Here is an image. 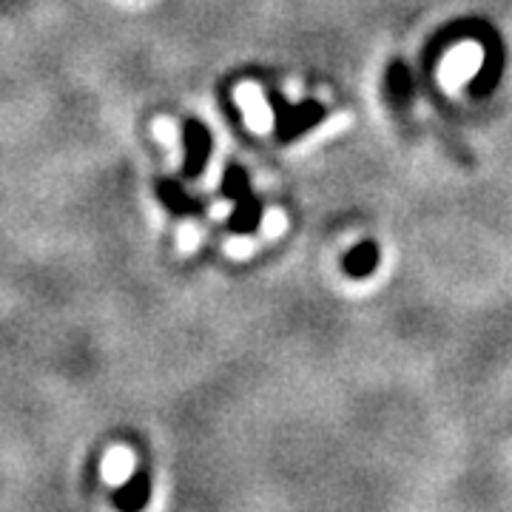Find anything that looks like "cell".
Segmentation results:
<instances>
[{
  "label": "cell",
  "instance_id": "obj_1",
  "mask_svg": "<svg viewBox=\"0 0 512 512\" xmlns=\"http://www.w3.org/2000/svg\"><path fill=\"white\" fill-rule=\"evenodd\" d=\"M265 100L274 111V134L279 143H293L299 140L302 134H308L311 128H316L322 120H325V106L316 103V100H299V103H291L288 97L276 89H268L265 92Z\"/></svg>",
  "mask_w": 512,
  "mask_h": 512
},
{
  "label": "cell",
  "instance_id": "obj_2",
  "mask_svg": "<svg viewBox=\"0 0 512 512\" xmlns=\"http://www.w3.org/2000/svg\"><path fill=\"white\" fill-rule=\"evenodd\" d=\"M183 143V180H200L214 154V134L197 117H185L180 123Z\"/></svg>",
  "mask_w": 512,
  "mask_h": 512
},
{
  "label": "cell",
  "instance_id": "obj_3",
  "mask_svg": "<svg viewBox=\"0 0 512 512\" xmlns=\"http://www.w3.org/2000/svg\"><path fill=\"white\" fill-rule=\"evenodd\" d=\"M154 194H157L160 205H163L171 217L188 220V217H202V214H205V202H202L200 197H194V194H191L180 180H174V177H157V180H154Z\"/></svg>",
  "mask_w": 512,
  "mask_h": 512
},
{
  "label": "cell",
  "instance_id": "obj_4",
  "mask_svg": "<svg viewBox=\"0 0 512 512\" xmlns=\"http://www.w3.org/2000/svg\"><path fill=\"white\" fill-rule=\"evenodd\" d=\"M234 202V211H231V217L225 220V228L231 231V234H239V237H251L259 231V225H262V214H265V208H262V200L256 197V191H245L242 197H237Z\"/></svg>",
  "mask_w": 512,
  "mask_h": 512
},
{
  "label": "cell",
  "instance_id": "obj_5",
  "mask_svg": "<svg viewBox=\"0 0 512 512\" xmlns=\"http://www.w3.org/2000/svg\"><path fill=\"white\" fill-rule=\"evenodd\" d=\"M342 268L350 279H365L376 268H379V245L376 242H359L353 245L345 259H342Z\"/></svg>",
  "mask_w": 512,
  "mask_h": 512
},
{
  "label": "cell",
  "instance_id": "obj_6",
  "mask_svg": "<svg viewBox=\"0 0 512 512\" xmlns=\"http://www.w3.org/2000/svg\"><path fill=\"white\" fill-rule=\"evenodd\" d=\"M384 86H387V97H390L396 106H404V103L413 97V80H410V72L404 69L402 63H393V66H390Z\"/></svg>",
  "mask_w": 512,
  "mask_h": 512
},
{
  "label": "cell",
  "instance_id": "obj_7",
  "mask_svg": "<svg viewBox=\"0 0 512 512\" xmlns=\"http://www.w3.org/2000/svg\"><path fill=\"white\" fill-rule=\"evenodd\" d=\"M245 191H251V174L245 171V165L228 163V168L222 171L220 194L225 200H237Z\"/></svg>",
  "mask_w": 512,
  "mask_h": 512
},
{
  "label": "cell",
  "instance_id": "obj_8",
  "mask_svg": "<svg viewBox=\"0 0 512 512\" xmlns=\"http://www.w3.org/2000/svg\"><path fill=\"white\" fill-rule=\"evenodd\" d=\"M128 470H131V461L128 458H120V461L111 458L109 464H106V478L109 481H126Z\"/></svg>",
  "mask_w": 512,
  "mask_h": 512
}]
</instances>
